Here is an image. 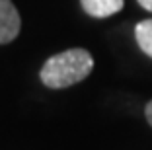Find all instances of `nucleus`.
Segmentation results:
<instances>
[{
  "label": "nucleus",
  "mask_w": 152,
  "mask_h": 150,
  "mask_svg": "<svg viewBox=\"0 0 152 150\" xmlns=\"http://www.w3.org/2000/svg\"><path fill=\"white\" fill-rule=\"evenodd\" d=\"M139 4L142 6L144 10H148V12H152V0H139Z\"/></svg>",
  "instance_id": "obj_6"
},
{
  "label": "nucleus",
  "mask_w": 152,
  "mask_h": 150,
  "mask_svg": "<svg viewBox=\"0 0 152 150\" xmlns=\"http://www.w3.org/2000/svg\"><path fill=\"white\" fill-rule=\"evenodd\" d=\"M94 68V59L86 49H68L53 55L41 66V82L47 88L61 90L82 82Z\"/></svg>",
  "instance_id": "obj_1"
},
{
  "label": "nucleus",
  "mask_w": 152,
  "mask_h": 150,
  "mask_svg": "<svg viewBox=\"0 0 152 150\" xmlns=\"http://www.w3.org/2000/svg\"><path fill=\"white\" fill-rule=\"evenodd\" d=\"M80 4L92 18H109L123 8L125 0H80Z\"/></svg>",
  "instance_id": "obj_3"
},
{
  "label": "nucleus",
  "mask_w": 152,
  "mask_h": 150,
  "mask_svg": "<svg viewBox=\"0 0 152 150\" xmlns=\"http://www.w3.org/2000/svg\"><path fill=\"white\" fill-rule=\"evenodd\" d=\"M20 14L12 0H0V45L10 43L20 33Z\"/></svg>",
  "instance_id": "obj_2"
},
{
  "label": "nucleus",
  "mask_w": 152,
  "mask_h": 150,
  "mask_svg": "<svg viewBox=\"0 0 152 150\" xmlns=\"http://www.w3.org/2000/svg\"><path fill=\"white\" fill-rule=\"evenodd\" d=\"M134 37L140 51L152 59V20H142L134 27Z\"/></svg>",
  "instance_id": "obj_4"
},
{
  "label": "nucleus",
  "mask_w": 152,
  "mask_h": 150,
  "mask_svg": "<svg viewBox=\"0 0 152 150\" xmlns=\"http://www.w3.org/2000/svg\"><path fill=\"white\" fill-rule=\"evenodd\" d=\"M144 113H146V121L152 125V102L146 103V109H144Z\"/></svg>",
  "instance_id": "obj_5"
}]
</instances>
